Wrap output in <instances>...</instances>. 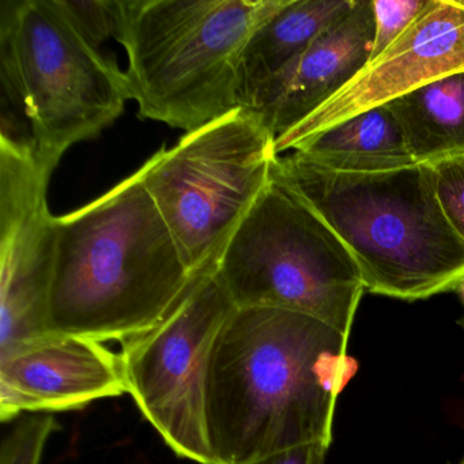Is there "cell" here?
<instances>
[{
	"label": "cell",
	"mask_w": 464,
	"mask_h": 464,
	"mask_svg": "<svg viewBox=\"0 0 464 464\" xmlns=\"http://www.w3.org/2000/svg\"><path fill=\"white\" fill-rule=\"evenodd\" d=\"M349 335L297 312L236 308L217 336L206 382L216 464H248L333 442L336 401L357 372Z\"/></svg>",
	"instance_id": "obj_1"
},
{
	"label": "cell",
	"mask_w": 464,
	"mask_h": 464,
	"mask_svg": "<svg viewBox=\"0 0 464 464\" xmlns=\"http://www.w3.org/2000/svg\"><path fill=\"white\" fill-rule=\"evenodd\" d=\"M51 334L124 342L161 322L198 276L138 172L55 217Z\"/></svg>",
	"instance_id": "obj_2"
},
{
	"label": "cell",
	"mask_w": 464,
	"mask_h": 464,
	"mask_svg": "<svg viewBox=\"0 0 464 464\" xmlns=\"http://www.w3.org/2000/svg\"><path fill=\"white\" fill-rule=\"evenodd\" d=\"M271 173L338 235L366 292L417 301L464 281V243L437 199L430 164L349 172L295 151L276 156Z\"/></svg>",
	"instance_id": "obj_3"
},
{
	"label": "cell",
	"mask_w": 464,
	"mask_h": 464,
	"mask_svg": "<svg viewBox=\"0 0 464 464\" xmlns=\"http://www.w3.org/2000/svg\"><path fill=\"white\" fill-rule=\"evenodd\" d=\"M287 0H124L121 43L140 118L186 134L241 108V59Z\"/></svg>",
	"instance_id": "obj_4"
},
{
	"label": "cell",
	"mask_w": 464,
	"mask_h": 464,
	"mask_svg": "<svg viewBox=\"0 0 464 464\" xmlns=\"http://www.w3.org/2000/svg\"><path fill=\"white\" fill-rule=\"evenodd\" d=\"M0 134L31 140L53 170L131 100L118 63L89 45L53 0H0Z\"/></svg>",
	"instance_id": "obj_5"
},
{
	"label": "cell",
	"mask_w": 464,
	"mask_h": 464,
	"mask_svg": "<svg viewBox=\"0 0 464 464\" xmlns=\"http://www.w3.org/2000/svg\"><path fill=\"white\" fill-rule=\"evenodd\" d=\"M216 271L236 308L297 312L349 336L366 292L338 235L273 173Z\"/></svg>",
	"instance_id": "obj_6"
},
{
	"label": "cell",
	"mask_w": 464,
	"mask_h": 464,
	"mask_svg": "<svg viewBox=\"0 0 464 464\" xmlns=\"http://www.w3.org/2000/svg\"><path fill=\"white\" fill-rule=\"evenodd\" d=\"M276 156L262 116L238 108L162 148L137 170L194 276L216 267L270 183Z\"/></svg>",
	"instance_id": "obj_7"
},
{
	"label": "cell",
	"mask_w": 464,
	"mask_h": 464,
	"mask_svg": "<svg viewBox=\"0 0 464 464\" xmlns=\"http://www.w3.org/2000/svg\"><path fill=\"white\" fill-rule=\"evenodd\" d=\"M235 309L214 267L161 322L121 342L130 395L175 455L194 463L216 464L206 382L217 336Z\"/></svg>",
	"instance_id": "obj_8"
},
{
	"label": "cell",
	"mask_w": 464,
	"mask_h": 464,
	"mask_svg": "<svg viewBox=\"0 0 464 464\" xmlns=\"http://www.w3.org/2000/svg\"><path fill=\"white\" fill-rule=\"evenodd\" d=\"M53 173L32 143L0 137V354L53 335L56 232L47 200Z\"/></svg>",
	"instance_id": "obj_9"
},
{
	"label": "cell",
	"mask_w": 464,
	"mask_h": 464,
	"mask_svg": "<svg viewBox=\"0 0 464 464\" xmlns=\"http://www.w3.org/2000/svg\"><path fill=\"white\" fill-rule=\"evenodd\" d=\"M464 70V0H428L410 28L333 99L276 140L278 156L358 113Z\"/></svg>",
	"instance_id": "obj_10"
},
{
	"label": "cell",
	"mask_w": 464,
	"mask_h": 464,
	"mask_svg": "<svg viewBox=\"0 0 464 464\" xmlns=\"http://www.w3.org/2000/svg\"><path fill=\"white\" fill-rule=\"evenodd\" d=\"M129 393L121 354L102 342L53 334L0 354V420L80 410Z\"/></svg>",
	"instance_id": "obj_11"
},
{
	"label": "cell",
	"mask_w": 464,
	"mask_h": 464,
	"mask_svg": "<svg viewBox=\"0 0 464 464\" xmlns=\"http://www.w3.org/2000/svg\"><path fill=\"white\" fill-rule=\"evenodd\" d=\"M374 21L372 2L355 0L354 7L281 75L246 105L262 116L276 140L333 99L371 62Z\"/></svg>",
	"instance_id": "obj_12"
},
{
	"label": "cell",
	"mask_w": 464,
	"mask_h": 464,
	"mask_svg": "<svg viewBox=\"0 0 464 464\" xmlns=\"http://www.w3.org/2000/svg\"><path fill=\"white\" fill-rule=\"evenodd\" d=\"M355 0H287L246 43L241 59V108L289 69L312 43L354 7Z\"/></svg>",
	"instance_id": "obj_13"
},
{
	"label": "cell",
	"mask_w": 464,
	"mask_h": 464,
	"mask_svg": "<svg viewBox=\"0 0 464 464\" xmlns=\"http://www.w3.org/2000/svg\"><path fill=\"white\" fill-rule=\"evenodd\" d=\"M293 151L331 169L349 172L392 169L417 162L401 123L387 105L335 124Z\"/></svg>",
	"instance_id": "obj_14"
},
{
	"label": "cell",
	"mask_w": 464,
	"mask_h": 464,
	"mask_svg": "<svg viewBox=\"0 0 464 464\" xmlns=\"http://www.w3.org/2000/svg\"><path fill=\"white\" fill-rule=\"evenodd\" d=\"M412 159L433 164L464 154V70L388 102Z\"/></svg>",
	"instance_id": "obj_15"
},
{
	"label": "cell",
	"mask_w": 464,
	"mask_h": 464,
	"mask_svg": "<svg viewBox=\"0 0 464 464\" xmlns=\"http://www.w3.org/2000/svg\"><path fill=\"white\" fill-rule=\"evenodd\" d=\"M62 17L96 50L108 40H121L124 25V0H53Z\"/></svg>",
	"instance_id": "obj_16"
},
{
	"label": "cell",
	"mask_w": 464,
	"mask_h": 464,
	"mask_svg": "<svg viewBox=\"0 0 464 464\" xmlns=\"http://www.w3.org/2000/svg\"><path fill=\"white\" fill-rule=\"evenodd\" d=\"M58 428L51 414H36L21 420L2 442L0 464L42 463L45 444Z\"/></svg>",
	"instance_id": "obj_17"
},
{
	"label": "cell",
	"mask_w": 464,
	"mask_h": 464,
	"mask_svg": "<svg viewBox=\"0 0 464 464\" xmlns=\"http://www.w3.org/2000/svg\"><path fill=\"white\" fill-rule=\"evenodd\" d=\"M426 2L428 0H372L374 36L371 62L379 58L410 28Z\"/></svg>",
	"instance_id": "obj_18"
},
{
	"label": "cell",
	"mask_w": 464,
	"mask_h": 464,
	"mask_svg": "<svg viewBox=\"0 0 464 464\" xmlns=\"http://www.w3.org/2000/svg\"><path fill=\"white\" fill-rule=\"evenodd\" d=\"M437 199L456 235L464 243V154L430 164Z\"/></svg>",
	"instance_id": "obj_19"
},
{
	"label": "cell",
	"mask_w": 464,
	"mask_h": 464,
	"mask_svg": "<svg viewBox=\"0 0 464 464\" xmlns=\"http://www.w3.org/2000/svg\"><path fill=\"white\" fill-rule=\"evenodd\" d=\"M328 448L322 442H312L273 453L248 464H324Z\"/></svg>",
	"instance_id": "obj_20"
},
{
	"label": "cell",
	"mask_w": 464,
	"mask_h": 464,
	"mask_svg": "<svg viewBox=\"0 0 464 464\" xmlns=\"http://www.w3.org/2000/svg\"><path fill=\"white\" fill-rule=\"evenodd\" d=\"M459 292H460L461 298H463L464 301V281L461 282L460 286L458 287Z\"/></svg>",
	"instance_id": "obj_21"
},
{
	"label": "cell",
	"mask_w": 464,
	"mask_h": 464,
	"mask_svg": "<svg viewBox=\"0 0 464 464\" xmlns=\"http://www.w3.org/2000/svg\"><path fill=\"white\" fill-rule=\"evenodd\" d=\"M459 464H464V458H463V460L460 461V463Z\"/></svg>",
	"instance_id": "obj_22"
}]
</instances>
